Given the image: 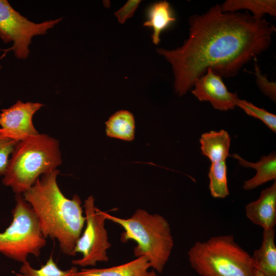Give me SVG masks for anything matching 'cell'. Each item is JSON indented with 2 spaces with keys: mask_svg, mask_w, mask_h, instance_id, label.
Masks as SVG:
<instances>
[{
  "mask_svg": "<svg viewBox=\"0 0 276 276\" xmlns=\"http://www.w3.org/2000/svg\"><path fill=\"white\" fill-rule=\"evenodd\" d=\"M208 176L209 189L212 197L224 198L229 195L225 160L212 163Z\"/></svg>",
  "mask_w": 276,
  "mask_h": 276,
  "instance_id": "d6986e66",
  "label": "cell"
},
{
  "mask_svg": "<svg viewBox=\"0 0 276 276\" xmlns=\"http://www.w3.org/2000/svg\"><path fill=\"white\" fill-rule=\"evenodd\" d=\"M189 34L176 49H158L171 64L179 96L193 87L208 68L221 77L236 76L241 68L270 46L275 26L249 12H223L216 4L189 19Z\"/></svg>",
  "mask_w": 276,
  "mask_h": 276,
  "instance_id": "6da1fadb",
  "label": "cell"
},
{
  "mask_svg": "<svg viewBox=\"0 0 276 276\" xmlns=\"http://www.w3.org/2000/svg\"><path fill=\"white\" fill-rule=\"evenodd\" d=\"M16 204L11 213L12 220L0 233V253L22 263L29 255L38 257L46 244L37 218L22 194L15 196Z\"/></svg>",
  "mask_w": 276,
  "mask_h": 276,
  "instance_id": "8992f818",
  "label": "cell"
},
{
  "mask_svg": "<svg viewBox=\"0 0 276 276\" xmlns=\"http://www.w3.org/2000/svg\"><path fill=\"white\" fill-rule=\"evenodd\" d=\"M151 268L148 259L141 256L124 264L104 268L81 269L74 276H145Z\"/></svg>",
  "mask_w": 276,
  "mask_h": 276,
  "instance_id": "5bb4252c",
  "label": "cell"
},
{
  "mask_svg": "<svg viewBox=\"0 0 276 276\" xmlns=\"http://www.w3.org/2000/svg\"><path fill=\"white\" fill-rule=\"evenodd\" d=\"M199 142L202 154L212 163L225 160L229 155L231 137L224 130L203 133Z\"/></svg>",
  "mask_w": 276,
  "mask_h": 276,
  "instance_id": "9a60e30c",
  "label": "cell"
},
{
  "mask_svg": "<svg viewBox=\"0 0 276 276\" xmlns=\"http://www.w3.org/2000/svg\"><path fill=\"white\" fill-rule=\"evenodd\" d=\"M255 276H263V275L260 271L256 269Z\"/></svg>",
  "mask_w": 276,
  "mask_h": 276,
  "instance_id": "484cf974",
  "label": "cell"
},
{
  "mask_svg": "<svg viewBox=\"0 0 276 276\" xmlns=\"http://www.w3.org/2000/svg\"><path fill=\"white\" fill-rule=\"evenodd\" d=\"M223 12H235L241 10L250 11L257 19L264 17L268 14L276 16L275 0H227L220 5Z\"/></svg>",
  "mask_w": 276,
  "mask_h": 276,
  "instance_id": "e0dca14e",
  "label": "cell"
},
{
  "mask_svg": "<svg viewBox=\"0 0 276 276\" xmlns=\"http://www.w3.org/2000/svg\"><path fill=\"white\" fill-rule=\"evenodd\" d=\"M1 68H2V66H1V65H0V70H1Z\"/></svg>",
  "mask_w": 276,
  "mask_h": 276,
  "instance_id": "4316f807",
  "label": "cell"
},
{
  "mask_svg": "<svg viewBox=\"0 0 276 276\" xmlns=\"http://www.w3.org/2000/svg\"><path fill=\"white\" fill-rule=\"evenodd\" d=\"M255 72L252 73L256 76V83L265 95L275 102L276 100V83L270 81L266 75L263 74L257 63V59H255Z\"/></svg>",
  "mask_w": 276,
  "mask_h": 276,
  "instance_id": "7402d4cb",
  "label": "cell"
},
{
  "mask_svg": "<svg viewBox=\"0 0 276 276\" xmlns=\"http://www.w3.org/2000/svg\"><path fill=\"white\" fill-rule=\"evenodd\" d=\"M61 163L58 141L38 133L16 145L2 181L16 195L22 194L40 175L53 171Z\"/></svg>",
  "mask_w": 276,
  "mask_h": 276,
  "instance_id": "3957f363",
  "label": "cell"
},
{
  "mask_svg": "<svg viewBox=\"0 0 276 276\" xmlns=\"http://www.w3.org/2000/svg\"><path fill=\"white\" fill-rule=\"evenodd\" d=\"M247 218L254 224L268 231L274 228L276 224V181L261 192L257 200L245 207Z\"/></svg>",
  "mask_w": 276,
  "mask_h": 276,
  "instance_id": "8fae6325",
  "label": "cell"
},
{
  "mask_svg": "<svg viewBox=\"0 0 276 276\" xmlns=\"http://www.w3.org/2000/svg\"><path fill=\"white\" fill-rule=\"evenodd\" d=\"M141 1L129 0L119 10L114 13L120 24H124L127 19L132 17Z\"/></svg>",
  "mask_w": 276,
  "mask_h": 276,
  "instance_id": "cb8c5ba5",
  "label": "cell"
},
{
  "mask_svg": "<svg viewBox=\"0 0 276 276\" xmlns=\"http://www.w3.org/2000/svg\"><path fill=\"white\" fill-rule=\"evenodd\" d=\"M78 270L76 266H73L66 270H61L54 262L51 255L45 264L39 269L33 268L30 263L27 261L22 263L19 273L13 272L16 276H74V274Z\"/></svg>",
  "mask_w": 276,
  "mask_h": 276,
  "instance_id": "ffe728a7",
  "label": "cell"
},
{
  "mask_svg": "<svg viewBox=\"0 0 276 276\" xmlns=\"http://www.w3.org/2000/svg\"><path fill=\"white\" fill-rule=\"evenodd\" d=\"M274 228L263 231L260 247L251 256L256 268L263 276H276V246Z\"/></svg>",
  "mask_w": 276,
  "mask_h": 276,
  "instance_id": "2e32d148",
  "label": "cell"
},
{
  "mask_svg": "<svg viewBox=\"0 0 276 276\" xmlns=\"http://www.w3.org/2000/svg\"><path fill=\"white\" fill-rule=\"evenodd\" d=\"M83 207L85 227L74 250L75 256L79 252L82 256L72 260V263L81 267L94 266L98 262L109 261L107 250L111 244L105 226L106 219L103 211L95 206V198L92 195L85 200Z\"/></svg>",
  "mask_w": 276,
  "mask_h": 276,
  "instance_id": "52a82bcc",
  "label": "cell"
},
{
  "mask_svg": "<svg viewBox=\"0 0 276 276\" xmlns=\"http://www.w3.org/2000/svg\"><path fill=\"white\" fill-rule=\"evenodd\" d=\"M59 173L56 169L42 175L22 195L37 218L44 237L57 240L62 253L75 256L85 217L79 196L68 199L61 191L57 181Z\"/></svg>",
  "mask_w": 276,
  "mask_h": 276,
  "instance_id": "7a4b0ae2",
  "label": "cell"
},
{
  "mask_svg": "<svg viewBox=\"0 0 276 276\" xmlns=\"http://www.w3.org/2000/svg\"><path fill=\"white\" fill-rule=\"evenodd\" d=\"M107 136L130 141L134 137L135 121L133 114L125 110L113 114L105 122Z\"/></svg>",
  "mask_w": 276,
  "mask_h": 276,
  "instance_id": "ac0fdd59",
  "label": "cell"
},
{
  "mask_svg": "<svg viewBox=\"0 0 276 276\" xmlns=\"http://www.w3.org/2000/svg\"><path fill=\"white\" fill-rule=\"evenodd\" d=\"M191 267L200 276H255L251 256L231 235L196 242L188 252Z\"/></svg>",
  "mask_w": 276,
  "mask_h": 276,
  "instance_id": "5b68a950",
  "label": "cell"
},
{
  "mask_svg": "<svg viewBox=\"0 0 276 276\" xmlns=\"http://www.w3.org/2000/svg\"><path fill=\"white\" fill-rule=\"evenodd\" d=\"M237 106L247 114L262 121L273 132H276V116L265 109L259 108L244 100L239 99Z\"/></svg>",
  "mask_w": 276,
  "mask_h": 276,
  "instance_id": "44dd1931",
  "label": "cell"
},
{
  "mask_svg": "<svg viewBox=\"0 0 276 276\" xmlns=\"http://www.w3.org/2000/svg\"><path fill=\"white\" fill-rule=\"evenodd\" d=\"M17 143L0 133V175L4 176L8 164L9 156L12 154Z\"/></svg>",
  "mask_w": 276,
  "mask_h": 276,
  "instance_id": "603a6c76",
  "label": "cell"
},
{
  "mask_svg": "<svg viewBox=\"0 0 276 276\" xmlns=\"http://www.w3.org/2000/svg\"><path fill=\"white\" fill-rule=\"evenodd\" d=\"M62 20V18L35 23L21 15L7 0H0V38L4 43L13 42L7 51L12 50L15 56L25 59L30 53L32 38L45 34Z\"/></svg>",
  "mask_w": 276,
  "mask_h": 276,
  "instance_id": "ba28073f",
  "label": "cell"
},
{
  "mask_svg": "<svg viewBox=\"0 0 276 276\" xmlns=\"http://www.w3.org/2000/svg\"><path fill=\"white\" fill-rule=\"evenodd\" d=\"M146 17L147 20L144 26L152 29V42L157 45L160 42L162 32L175 22L176 17L170 4L166 1L154 3L149 6L146 11Z\"/></svg>",
  "mask_w": 276,
  "mask_h": 276,
  "instance_id": "7c38bea8",
  "label": "cell"
},
{
  "mask_svg": "<svg viewBox=\"0 0 276 276\" xmlns=\"http://www.w3.org/2000/svg\"><path fill=\"white\" fill-rule=\"evenodd\" d=\"M237 159L240 165L244 167L256 170L257 173L250 179L245 180L243 185V189L251 190L276 178V154L275 152L263 156L256 163L248 162L237 154L232 155Z\"/></svg>",
  "mask_w": 276,
  "mask_h": 276,
  "instance_id": "4fadbf2b",
  "label": "cell"
},
{
  "mask_svg": "<svg viewBox=\"0 0 276 276\" xmlns=\"http://www.w3.org/2000/svg\"><path fill=\"white\" fill-rule=\"evenodd\" d=\"M43 104L40 103L17 101L0 112V133L17 142L38 133L32 118Z\"/></svg>",
  "mask_w": 276,
  "mask_h": 276,
  "instance_id": "9c48e42d",
  "label": "cell"
},
{
  "mask_svg": "<svg viewBox=\"0 0 276 276\" xmlns=\"http://www.w3.org/2000/svg\"><path fill=\"white\" fill-rule=\"evenodd\" d=\"M106 220L120 225L124 229L122 242L134 241L133 249L137 258L146 257L153 270L162 273L174 246V240L168 221L158 214H151L144 209H137L129 218H123L103 212Z\"/></svg>",
  "mask_w": 276,
  "mask_h": 276,
  "instance_id": "277c9868",
  "label": "cell"
},
{
  "mask_svg": "<svg viewBox=\"0 0 276 276\" xmlns=\"http://www.w3.org/2000/svg\"><path fill=\"white\" fill-rule=\"evenodd\" d=\"M145 276H158L154 270L149 271Z\"/></svg>",
  "mask_w": 276,
  "mask_h": 276,
  "instance_id": "d4e9b609",
  "label": "cell"
},
{
  "mask_svg": "<svg viewBox=\"0 0 276 276\" xmlns=\"http://www.w3.org/2000/svg\"><path fill=\"white\" fill-rule=\"evenodd\" d=\"M193 87L191 90L193 95L200 101L210 102L215 109H234L239 99L237 93L229 91L222 77L211 68L195 81Z\"/></svg>",
  "mask_w": 276,
  "mask_h": 276,
  "instance_id": "30bf717a",
  "label": "cell"
}]
</instances>
